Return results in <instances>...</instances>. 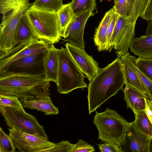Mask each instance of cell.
<instances>
[{
    "mask_svg": "<svg viewBox=\"0 0 152 152\" xmlns=\"http://www.w3.org/2000/svg\"><path fill=\"white\" fill-rule=\"evenodd\" d=\"M119 16V14L115 9L108 26L107 36V43L106 46L109 42Z\"/></svg>",
    "mask_w": 152,
    "mask_h": 152,
    "instance_id": "e575fe53",
    "label": "cell"
},
{
    "mask_svg": "<svg viewBox=\"0 0 152 152\" xmlns=\"http://www.w3.org/2000/svg\"><path fill=\"white\" fill-rule=\"evenodd\" d=\"M146 21L148 23V27L145 33L147 36L152 35V19Z\"/></svg>",
    "mask_w": 152,
    "mask_h": 152,
    "instance_id": "74e56055",
    "label": "cell"
},
{
    "mask_svg": "<svg viewBox=\"0 0 152 152\" xmlns=\"http://www.w3.org/2000/svg\"><path fill=\"white\" fill-rule=\"evenodd\" d=\"M18 98L11 94L0 93V107L8 106L17 108H23Z\"/></svg>",
    "mask_w": 152,
    "mask_h": 152,
    "instance_id": "f546056e",
    "label": "cell"
},
{
    "mask_svg": "<svg viewBox=\"0 0 152 152\" xmlns=\"http://www.w3.org/2000/svg\"><path fill=\"white\" fill-rule=\"evenodd\" d=\"M96 0H72L71 7L75 15H77L89 11L97 10Z\"/></svg>",
    "mask_w": 152,
    "mask_h": 152,
    "instance_id": "cb8c5ba5",
    "label": "cell"
},
{
    "mask_svg": "<svg viewBox=\"0 0 152 152\" xmlns=\"http://www.w3.org/2000/svg\"><path fill=\"white\" fill-rule=\"evenodd\" d=\"M135 125L139 131L150 140L152 139V124L143 110L134 114Z\"/></svg>",
    "mask_w": 152,
    "mask_h": 152,
    "instance_id": "44dd1931",
    "label": "cell"
},
{
    "mask_svg": "<svg viewBox=\"0 0 152 152\" xmlns=\"http://www.w3.org/2000/svg\"><path fill=\"white\" fill-rule=\"evenodd\" d=\"M123 89L124 98L128 109L130 108L134 114L142 110L145 107V99H149L146 94L127 84Z\"/></svg>",
    "mask_w": 152,
    "mask_h": 152,
    "instance_id": "9a60e30c",
    "label": "cell"
},
{
    "mask_svg": "<svg viewBox=\"0 0 152 152\" xmlns=\"http://www.w3.org/2000/svg\"><path fill=\"white\" fill-rule=\"evenodd\" d=\"M121 58V59L125 61L137 74L145 89L146 95L152 101V81L143 74L137 67L135 63L136 58L131 55L129 52Z\"/></svg>",
    "mask_w": 152,
    "mask_h": 152,
    "instance_id": "ffe728a7",
    "label": "cell"
},
{
    "mask_svg": "<svg viewBox=\"0 0 152 152\" xmlns=\"http://www.w3.org/2000/svg\"><path fill=\"white\" fill-rule=\"evenodd\" d=\"M25 14L39 40L51 45L56 43L62 39L56 12L40 10L32 6Z\"/></svg>",
    "mask_w": 152,
    "mask_h": 152,
    "instance_id": "277c9868",
    "label": "cell"
},
{
    "mask_svg": "<svg viewBox=\"0 0 152 152\" xmlns=\"http://www.w3.org/2000/svg\"><path fill=\"white\" fill-rule=\"evenodd\" d=\"M65 45L89 81H91L98 73L99 67L98 62L85 50L69 42L66 43Z\"/></svg>",
    "mask_w": 152,
    "mask_h": 152,
    "instance_id": "4fadbf2b",
    "label": "cell"
},
{
    "mask_svg": "<svg viewBox=\"0 0 152 152\" xmlns=\"http://www.w3.org/2000/svg\"><path fill=\"white\" fill-rule=\"evenodd\" d=\"M98 145L99 150L102 152H121L119 144L117 143L104 142Z\"/></svg>",
    "mask_w": 152,
    "mask_h": 152,
    "instance_id": "836d02e7",
    "label": "cell"
},
{
    "mask_svg": "<svg viewBox=\"0 0 152 152\" xmlns=\"http://www.w3.org/2000/svg\"><path fill=\"white\" fill-rule=\"evenodd\" d=\"M129 48L130 51L138 57L152 58V35H143L134 38Z\"/></svg>",
    "mask_w": 152,
    "mask_h": 152,
    "instance_id": "ac0fdd59",
    "label": "cell"
},
{
    "mask_svg": "<svg viewBox=\"0 0 152 152\" xmlns=\"http://www.w3.org/2000/svg\"><path fill=\"white\" fill-rule=\"evenodd\" d=\"M95 151L94 148L88 142L80 139L77 143L74 144L71 152H93Z\"/></svg>",
    "mask_w": 152,
    "mask_h": 152,
    "instance_id": "d6a6232c",
    "label": "cell"
},
{
    "mask_svg": "<svg viewBox=\"0 0 152 152\" xmlns=\"http://www.w3.org/2000/svg\"><path fill=\"white\" fill-rule=\"evenodd\" d=\"M15 147L9 135L0 128V152H15Z\"/></svg>",
    "mask_w": 152,
    "mask_h": 152,
    "instance_id": "4dcf8cb0",
    "label": "cell"
},
{
    "mask_svg": "<svg viewBox=\"0 0 152 152\" xmlns=\"http://www.w3.org/2000/svg\"><path fill=\"white\" fill-rule=\"evenodd\" d=\"M58 61L56 84L58 93L68 94L75 89L88 87L83 73L66 47L59 49Z\"/></svg>",
    "mask_w": 152,
    "mask_h": 152,
    "instance_id": "3957f363",
    "label": "cell"
},
{
    "mask_svg": "<svg viewBox=\"0 0 152 152\" xmlns=\"http://www.w3.org/2000/svg\"><path fill=\"white\" fill-rule=\"evenodd\" d=\"M59 49L51 44L45 52L43 57L44 76L47 81L57 83Z\"/></svg>",
    "mask_w": 152,
    "mask_h": 152,
    "instance_id": "5bb4252c",
    "label": "cell"
},
{
    "mask_svg": "<svg viewBox=\"0 0 152 152\" xmlns=\"http://www.w3.org/2000/svg\"><path fill=\"white\" fill-rule=\"evenodd\" d=\"M8 130L9 135L14 145L20 152H43L55 144L48 140L22 132L13 128Z\"/></svg>",
    "mask_w": 152,
    "mask_h": 152,
    "instance_id": "9c48e42d",
    "label": "cell"
},
{
    "mask_svg": "<svg viewBox=\"0 0 152 152\" xmlns=\"http://www.w3.org/2000/svg\"><path fill=\"white\" fill-rule=\"evenodd\" d=\"M56 12L62 36L75 16L71 7V3L69 2L64 4L61 8Z\"/></svg>",
    "mask_w": 152,
    "mask_h": 152,
    "instance_id": "603a6c76",
    "label": "cell"
},
{
    "mask_svg": "<svg viewBox=\"0 0 152 152\" xmlns=\"http://www.w3.org/2000/svg\"><path fill=\"white\" fill-rule=\"evenodd\" d=\"M20 101L23 108L40 111L44 113L45 115H55L58 113V108L53 105L50 95L30 100L20 99Z\"/></svg>",
    "mask_w": 152,
    "mask_h": 152,
    "instance_id": "2e32d148",
    "label": "cell"
},
{
    "mask_svg": "<svg viewBox=\"0 0 152 152\" xmlns=\"http://www.w3.org/2000/svg\"><path fill=\"white\" fill-rule=\"evenodd\" d=\"M74 144L69 142L68 141H61L55 143L53 147L45 150V152H71Z\"/></svg>",
    "mask_w": 152,
    "mask_h": 152,
    "instance_id": "1f68e13d",
    "label": "cell"
},
{
    "mask_svg": "<svg viewBox=\"0 0 152 152\" xmlns=\"http://www.w3.org/2000/svg\"><path fill=\"white\" fill-rule=\"evenodd\" d=\"M63 5V0H35L32 6L42 10L56 12Z\"/></svg>",
    "mask_w": 152,
    "mask_h": 152,
    "instance_id": "d4e9b609",
    "label": "cell"
},
{
    "mask_svg": "<svg viewBox=\"0 0 152 152\" xmlns=\"http://www.w3.org/2000/svg\"><path fill=\"white\" fill-rule=\"evenodd\" d=\"M0 111L6 124L11 128L48 140L44 127L39 124L34 116L26 113L23 108L7 106L0 107Z\"/></svg>",
    "mask_w": 152,
    "mask_h": 152,
    "instance_id": "8992f818",
    "label": "cell"
},
{
    "mask_svg": "<svg viewBox=\"0 0 152 152\" xmlns=\"http://www.w3.org/2000/svg\"><path fill=\"white\" fill-rule=\"evenodd\" d=\"M147 101L150 109L152 111V101L150 99H147Z\"/></svg>",
    "mask_w": 152,
    "mask_h": 152,
    "instance_id": "f35d334b",
    "label": "cell"
},
{
    "mask_svg": "<svg viewBox=\"0 0 152 152\" xmlns=\"http://www.w3.org/2000/svg\"><path fill=\"white\" fill-rule=\"evenodd\" d=\"M94 15L93 12L89 11L75 16L62 35V43L67 42L85 50V27L88 18Z\"/></svg>",
    "mask_w": 152,
    "mask_h": 152,
    "instance_id": "8fae6325",
    "label": "cell"
},
{
    "mask_svg": "<svg viewBox=\"0 0 152 152\" xmlns=\"http://www.w3.org/2000/svg\"><path fill=\"white\" fill-rule=\"evenodd\" d=\"M134 0H114L113 6L121 16L128 17L131 12Z\"/></svg>",
    "mask_w": 152,
    "mask_h": 152,
    "instance_id": "83f0119b",
    "label": "cell"
},
{
    "mask_svg": "<svg viewBox=\"0 0 152 152\" xmlns=\"http://www.w3.org/2000/svg\"><path fill=\"white\" fill-rule=\"evenodd\" d=\"M115 10V8L113 6L106 12L98 26L95 29L93 39L95 45L99 52L105 50L108 28Z\"/></svg>",
    "mask_w": 152,
    "mask_h": 152,
    "instance_id": "e0dca14e",
    "label": "cell"
},
{
    "mask_svg": "<svg viewBox=\"0 0 152 152\" xmlns=\"http://www.w3.org/2000/svg\"><path fill=\"white\" fill-rule=\"evenodd\" d=\"M145 107L143 110L146 114L148 118L152 124V111L150 109L147 101V99H145Z\"/></svg>",
    "mask_w": 152,
    "mask_h": 152,
    "instance_id": "8d00e7d4",
    "label": "cell"
},
{
    "mask_svg": "<svg viewBox=\"0 0 152 152\" xmlns=\"http://www.w3.org/2000/svg\"><path fill=\"white\" fill-rule=\"evenodd\" d=\"M32 4L23 5L12 11L7 15H3L0 25V51L8 52L16 45L14 36L20 20Z\"/></svg>",
    "mask_w": 152,
    "mask_h": 152,
    "instance_id": "52a82bcc",
    "label": "cell"
},
{
    "mask_svg": "<svg viewBox=\"0 0 152 152\" xmlns=\"http://www.w3.org/2000/svg\"><path fill=\"white\" fill-rule=\"evenodd\" d=\"M95 111L93 123L98 130V139L104 142L119 144L124 137L129 122L115 110L107 107L103 112Z\"/></svg>",
    "mask_w": 152,
    "mask_h": 152,
    "instance_id": "5b68a950",
    "label": "cell"
},
{
    "mask_svg": "<svg viewBox=\"0 0 152 152\" xmlns=\"http://www.w3.org/2000/svg\"><path fill=\"white\" fill-rule=\"evenodd\" d=\"M135 63L138 69L152 81V58H136Z\"/></svg>",
    "mask_w": 152,
    "mask_h": 152,
    "instance_id": "f1b7e54d",
    "label": "cell"
},
{
    "mask_svg": "<svg viewBox=\"0 0 152 152\" xmlns=\"http://www.w3.org/2000/svg\"><path fill=\"white\" fill-rule=\"evenodd\" d=\"M50 81L44 76L0 73V93L11 94L23 100L50 95Z\"/></svg>",
    "mask_w": 152,
    "mask_h": 152,
    "instance_id": "7a4b0ae2",
    "label": "cell"
},
{
    "mask_svg": "<svg viewBox=\"0 0 152 152\" xmlns=\"http://www.w3.org/2000/svg\"><path fill=\"white\" fill-rule=\"evenodd\" d=\"M50 45L48 42L42 40L33 41L18 45L8 52H0V73L5 72L15 61L30 55L44 52Z\"/></svg>",
    "mask_w": 152,
    "mask_h": 152,
    "instance_id": "ba28073f",
    "label": "cell"
},
{
    "mask_svg": "<svg viewBox=\"0 0 152 152\" xmlns=\"http://www.w3.org/2000/svg\"><path fill=\"white\" fill-rule=\"evenodd\" d=\"M150 141L139 131L134 121L128 123L124 137L119 145L121 152H149Z\"/></svg>",
    "mask_w": 152,
    "mask_h": 152,
    "instance_id": "30bf717a",
    "label": "cell"
},
{
    "mask_svg": "<svg viewBox=\"0 0 152 152\" xmlns=\"http://www.w3.org/2000/svg\"><path fill=\"white\" fill-rule=\"evenodd\" d=\"M14 39L16 45L39 40L34 33L25 14L20 20L15 32Z\"/></svg>",
    "mask_w": 152,
    "mask_h": 152,
    "instance_id": "d6986e66",
    "label": "cell"
},
{
    "mask_svg": "<svg viewBox=\"0 0 152 152\" xmlns=\"http://www.w3.org/2000/svg\"><path fill=\"white\" fill-rule=\"evenodd\" d=\"M29 0H0V12L2 15L21 6L29 4Z\"/></svg>",
    "mask_w": 152,
    "mask_h": 152,
    "instance_id": "484cf974",
    "label": "cell"
},
{
    "mask_svg": "<svg viewBox=\"0 0 152 152\" xmlns=\"http://www.w3.org/2000/svg\"><path fill=\"white\" fill-rule=\"evenodd\" d=\"M149 152H152V139L150 140L149 144Z\"/></svg>",
    "mask_w": 152,
    "mask_h": 152,
    "instance_id": "ab89813d",
    "label": "cell"
},
{
    "mask_svg": "<svg viewBox=\"0 0 152 152\" xmlns=\"http://www.w3.org/2000/svg\"><path fill=\"white\" fill-rule=\"evenodd\" d=\"M141 18L146 20L152 19V0H148L144 12Z\"/></svg>",
    "mask_w": 152,
    "mask_h": 152,
    "instance_id": "d590c367",
    "label": "cell"
},
{
    "mask_svg": "<svg viewBox=\"0 0 152 152\" xmlns=\"http://www.w3.org/2000/svg\"><path fill=\"white\" fill-rule=\"evenodd\" d=\"M121 59L125 78V84L132 86L142 92L146 94L145 89L137 74L125 61Z\"/></svg>",
    "mask_w": 152,
    "mask_h": 152,
    "instance_id": "7402d4cb",
    "label": "cell"
},
{
    "mask_svg": "<svg viewBox=\"0 0 152 152\" xmlns=\"http://www.w3.org/2000/svg\"><path fill=\"white\" fill-rule=\"evenodd\" d=\"M45 52L18 59L13 62L4 72L44 76Z\"/></svg>",
    "mask_w": 152,
    "mask_h": 152,
    "instance_id": "7c38bea8",
    "label": "cell"
},
{
    "mask_svg": "<svg viewBox=\"0 0 152 152\" xmlns=\"http://www.w3.org/2000/svg\"><path fill=\"white\" fill-rule=\"evenodd\" d=\"M125 83L121 58L118 57L105 67L99 68L88 86L89 114L116 95Z\"/></svg>",
    "mask_w": 152,
    "mask_h": 152,
    "instance_id": "6da1fadb",
    "label": "cell"
},
{
    "mask_svg": "<svg viewBox=\"0 0 152 152\" xmlns=\"http://www.w3.org/2000/svg\"><path fill=\"white\" fill-rule=\"evenodd\" d=\"M148 0H134L133 9L127 19L128 23H136L139 17L142 15Z\"/></svg>",
    "mask_w": 152,
    "mask_h": 152,
    "instance_id": "4316f807",
    "label": "cell"
}]
</instances>
